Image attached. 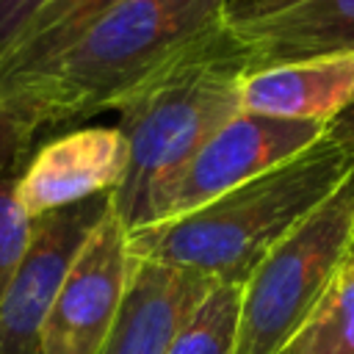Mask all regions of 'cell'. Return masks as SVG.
Returning a JSON list of instances; mask_svg holds the SVG:
<instances>
[{
	"label": "cell",
	"instance_id": "obj_18",
	"mask_svg": "<svg viewBox=\"0 0 354 354\" xmlns=\"http://www.w3.org/2000/svg\"><path fill=\"white\" fill-rule=\"evenodd\" d=\"M329 130H335V133H340V136H351L354 138V102L329 124Z\"/></svg>",
	"mask_w": 354,
	"mask_h": 354
},
{
	"label": "cell",
	"instance_id": "obj_13",
	"mask_svg": "<svg viewBox=\"0 0 354 354\" xmlns=\"http://www.w3.org/2000/svg\"><path fill=\"white\" fill-rule=\"evenodd\" d=\"M241 321V285L216 282L177 329L166 354H232Z\"/></svg>",
	"mask_w": 354,
	"mask_h": 354
},
{
	"label": "cell",
	"instance_id": "obj_11",
	"mask_svg": "<svg viewBox=\"0 0 354 354\" xmlns=\"http://www.w3.org/2000/svg\"><path fill=\"white\" fill-rule=\"evenodd\" d=\"M354 102V53L318 55L249 69L241 83V111L332 124Z\"/></svg>",
	"mask_w": 354,
	"mask_h": 354
},
{
	"label": "cell",
	"instance_id": "obj_14",
	"mask_svg": "<svg viewBox=\"0 0 354 354\" xmlns=\"http://www.w3.org/2000/svg\"><path fill=\"white\" fill-rule=\"evenodd\" d=\"M282 354H354V277L343 271Z\"/></svg>",
	"mask_w": 354,
	"mask_h": 354
},
{
	"label": "cell",
	"instance_id": "obj_7",
	"mask_svg": "<svg viewBox=\"0 0 354 354\" xmlns=\"http://www.w3.org/2000/svg\"><path fill=\"white\" fill-rule=\"evenodd\" d=\"M326 127L329 124L274 119L246 111L235 113L188 163L171 191L163 221L180 218L249 183L252 177L290 160L301 149L313 147Z\"/></svg>",
	"mask_w": 354,
	"mask_h": 354
},
{
	"label": "cell",
	"instance_id": "obj_5",
	"mask_svg": "<svg viewBox=\"0 0 354 354\" xmlns=\"http://www.w3.org/2000/svg\"><path fill=\"white\" fill-rule=\"evenodd\" d=\"M130 232L113 213L91 230L41 326L39 354H100L130 277Z\"/></svg>",
	"mask_w": 354,
	"mask_h": 354
},
{
	"label": "cell",
	"instance_id": "obj_16",
	"mask_svg": "<svg viewBox=\"0 0 354 354\" xmlns=\"http://www.w3.org/2000/svg\"><path fill=\"white\" fill-rule=\"evenodd\" d=\"M39 127L36 116L19 100L0 94V177L19 160Z\"/></svg>",
	"mask_w": 354,
	"mask_h": 354
},
{
	"label": "cell",
	"instance_id": "obj_17",
	"mask_svg": "<svg viewBox=\"0 0 354 354\" xmlns=\"http://www.w3.org/2000/svg\"><path fill=\"white\" fill-rule=\"evenodd\" d=\"M50 0H0V64L17 50Z\"/></svg>",
	"mask_w": 354,
	"mask_h": 354
},
{
	"label": "cell",
	"instance_id": "obj_4",
	"mask_svg": "<svg viewBox=\"0 0 354 354\" xmlns=\"http://www.w3.org/2000/svg\"><path fill=\"white\" fill-rule=\"evenodd\" d=\"M351 246L354 169L241 285V321L232 354H282L346 271Z\"/></svg>",
	"mask_w": 354,
	"mask_h": 354
},
{
	"label": "cell",
	"instance_id": "obj_8",
	"mask_svg": "<svg viewBox=\"0 0 354 354\" xmlns=\"http://www.w3.org/2000/svg\"><path fill=\"white\" fill-rule=\"evenodd\" d=\"M224 22L249 69L354 53V0H230Z\"/></svg>",
	"mask_w": 354,
	"mask_h": 354
},
{
	"label": "cell",
	"instance_id": "obj_19",
	"mask_svg": "<svg viewBox=\"0 0 354 354\" xmlns=\"http://www.w3.org/2000/svg\"><path fill=\"white\" fill-rule=\"evenodd\" d=\"M346 271H348V277H354V246H351V254H348V263H346Z\"/></svg>",
	"mask_w": 354,
	"mask_h": 354
},
{
	"label": "cell",
	"instance_id": "obj_3",
	"mask_svg": "<svg viewBox=\"0 0 354 354\" xmlns=\"http://www.w3.org/2000/svg\"><path fill=\"white\" fill-rule=\"evenodd\" d=\"M230 0H124L41 72L0 86L39 124L116 108L191 44L224 25Z\"/></svg>",
	"mask_w": 354,
	"mask_h": 354
},
{
	"label": "cell",
	"instance_id": "obj_9",
	"mask_svg": "<svg viewBox=\"0 0 354 354\" xmlns=\"http://www.w3.org/2000/svg\"><path fill=\"white\" fill-rule=\"evenodd\" d=\"M127 171L119 127H83L41 144L17 174V199L30 218L113 194Z\"/></svg>",
	"mask_w": 354,
	"mask_h": 354
},
{
	"label": "cell",
	"instance_id": "obj_15",
	"mask_svg": "<svg viewBox=\"0 0 354 354\" xmlns=\"http://www.w3.org/2000/svg\"><path fill=\"white\" fill-rule=\"evenodd\" d=\"M33 235V218L17 199V177H0V299L6 296Z\"/></svg>",
	"mask_w": 354,
	"mask_h": 354
},
{
	"label": "cell",
	"instance_id": "obj_12",
	"mask_svg": "<svg viewBox=\"0 0 354 354\" xmlns=\"http://www.w3.org/2000/svg\"><path fill=\"white\" fill-rule=\"evenodd\" d=\"M119 3L124 0H50L17 50L0 64V86L25 80L50 66Z\"/></svg>",
	"mask_w": 354,
	"mask_h": 354
},
{
	"label": "cell",
	"instance_id": "obj_6",
	"mask_svg": "<svg viewBox=\"0 0 354 354\" xmlns=\"http://www.w3.org/2000/svg\"><path fill=\"white\" fill-rule=\"evenodd\" d=\"M111 207V194H102L33 218L30 246L0 299V354H39L41 326L61 282Z\"/></svg>",
	"mask_w": 354,
	"mask_h": 354
},
{
	"label": "cell",
	"instance_id": "obj_2",
	"mask_svg": "<svg viewBox=\"0 0 354 354\" xmlns=\"http://www.w3.org/2000/svg\"><path fill=\"white\" fill-rule=\"evenodd\" d=\"M354 169V138L326 133L290 160L218 199L155 227L130 232V252L243 285L260 260L310 216Z\"/></svg>",
	"mask_w": 354,
	"mask_h": 354
},
{
	"label": "cell",
	"instance_id": "obj_10",
	"mask_svg": "<svg viewBox=\"0 0 354 354\" xmlns=\"http://www.w3.org/2000/svg\"><path fill=\"white\" fill-rule=\"evenodd\" d=\"M213 285L216 279L199 271L133 257L122 307L100 354H166Z\"/></svg>",
	"mask_w": 354,
	"mask_h": 354
},
{
	"label": "cell",
	"instance_id": "obj_1",
	"mask_svg": "<svg viewBox=\"0 0 354 354\" xmlns=\"http://www.w3.org/2000/svg\"><path fill=\"white\" fill-rule=\"evenodd\" d=\"M246 72L249 58L224 22L113 108L127 141V171L111 205L127 232L163 221L188 163L241 113Z\"/></svg>",
	"mask_w": 354,
	"mask_h": 354
}]
</instances>
